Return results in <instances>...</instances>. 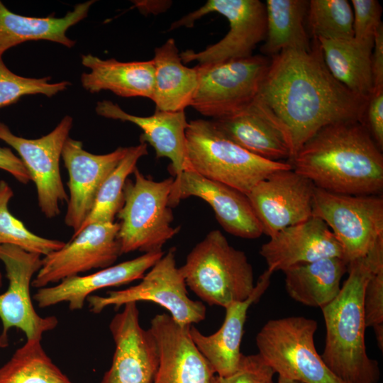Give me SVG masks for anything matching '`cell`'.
<instances>
[{
  "label": "cell",
  "mask_w": 383,
  "mask_h": 383,
  "mask_svg": "<svg viewBox=\"0 0 383 383\" xmlns=\"http://www.w3.org/2000/svg\"><path fill=\"white\" fill-rule=\"evenodd\" d=\"M72 124V116H65L49 133L39 138L28 139L13 134L8 126L0 122V140L19 155L35 185L40 209L48 218L58 216L60 204L68 201L60 162Z\"/></svg>",
  "instance_id": "obj_12"
},
{
  "label": "cell",
  "mask_w": 383,
  "mask_h": 383,
  "mask_svg": "<svg viewBox=\"0 0 383 383\" xmlns=\"http://www.w3.org/2000/svg\"><path fill=\"white\" fill-rule=\"evenodd\" d=\"M348 266V262L340 257L293 266L284 272L286 291L294 301L321 309L338 294Z\"/></svg>",
  "instance_id": "obj_28"
},
{
  "label": "cell",
  "mask_w": 383,
  "mask_h": 383,
  "mask_svg": "<svg viewBox=\"0 0 383 383\" xmlns=\"http://www.w3.org/2000/svg\"><path fill=\"white\" fill-rule=\"evenodd\" d=\"M152 60L155 71L151 100L155 110L184 111L190 106L196 90V70L183 64L173 38L155 49Z\"/></svg>",
  "instance_id": "obj_27"
},
{
  "label": "cell",
  "mask_w": 383,
  "mask_h": 383,
  "mask_svg": "<svg viewBox=\"0 0 383 383\" xmlns=\"http://www.w3.org/2000/svg\"><path fill=\"white\" fill-rule=\"evenodd\" d=\"M260 254L272 273L324 258L344 259L342 247L333 233L323 220L315 216L279 231L261 246Z\"/></svg>",
  "instance_id": "obj_20"
},
{
  "label": "cell",
  "mask_w": 383,
  "mask_h": 383,
  "mask_svg": "<svg viewBox=\"0 0 383 383\" xmlns=\"http://www.w3.org/2000/svg\"><path fill=\"white\" fill-rule=\"evenodd\" d=\"M274 374L257 353L243 355L235 372L224 377L214 374L210 383H274Z\"/></svg>",
  "instance_id": "obj_36"
},
{
  "label": "cell",
  "mask_w": 383,
  "mask_h": 383,
  "mask_svg": "<svg viewBox=\"0 0 383 383\" xmlns=\"http://www.w3.org/2000/svg\"><path fill=\"white\" fill-rule=\"evenodd\" d=\"M82 64L90 70L82 74V85L91 94L109 90L122 97L152 99L155 71L152 60L119 62L87 54L82 55Z\"/></svg>",
  "instance_id": "obj_25"
},
{
  "label": "cell",
  "mask_w": 383,
  "mask_h": 383,
  "mask_svg": "<svg viewBox=\"0 0 383 383\" xmlns=\"http://www.w3.org/2000/svg\"><path fill=\"white\" fill-rule=\"evenodd\" d=\"M312 216L323 220L350 262L365 256L383 238V199L378 195H348L315 187Z\"/></svg>",
  "instance_id": "obj_10"
},
{
  "label": "cell",
  "mask_w": 383,
  "mask_h": 383,
  "mask_svg": "<svg viewBox=\"0 0 383 383\" xmlns=\"http://www.w3.org/2000/svg\"><path fill=\"white\" fill-rule=\"evenodd\" d=\"M185 138L184 170L245 195L272 174L292 169L289 162L266 160L243 149L225 135L213 120L189 121Z\"/></svg>",
  "instance_id": "obj_4"
},
{
  "label": "cell",
  "mask_w": 383,
  "mask_h": 383,
  "mask_svg": "<svg viewBox=\"0 0 383 383\" xmlns=\"http://www.w3.org/2000/svg\"><path fill=\"white\" fill-rule=\"evenodd\" d=\"M272 274V272L265 270L260 276L252 293L247 299L233 302L225 308L223 324L214 333L206 335L194 326H189V334L194 343L208 361L215 374L224 377L237 370L243 355L240 352V343L248 309L267 290Z\"/></svg>",
  "instance_id": "obj_22"
},
{
  "label": "cell",
  "mask_w": 383,
  "mask_h": 383,
  "mask_svg": "<svg viewBox=\"0 0 383 383\" xmlns=\"http://www.w3.org/2000/svg\"><path fill=\"white\" fill-rule=\"evenodd\" d=\"M373 90L383 88V25L377 28L371 55Z\"/></svg>",
  "instance_id": "obj_41"
},
{
  "label": "cell",
  "mask_w": 383,
  "mask_h": 383,
  "mask_svg": "<svg viewBox=\"0 0 383 383\" xmlns=\"http://www.w3.org/2000/svg\"><path fill=\"white\" fill-rule=\"evenodd\" d=\"M2 286V274L0 271V287Z\"/></svg>",
  "instance_id": "obj_44"
},
{
  "label": "cell",
  "mask_w": 383,
  "mask_h": 383,
  "mask_svg": "<svg viewBox=\"0 0 383 383\" xmlns=\"http://www.w3.org/2000/svg\"><path fill=\"white\" fill-rule=\"evenodd\" d=\"M190 326H180L167 313L152 318L149 329L159 353L154 383H210L215 373L194 343Z\"/></svg>",
  "instance_id": "obj_19"
},
{
  "label": "cell",
  "mask_w": 383,
  "mask_h": 383,
  "mask_svg": "<svg viewBox=\"0 0 383 383\" xmlns=\"http://www.w3.org/2000/svg\"><path fill=\"white\" fill-rule=\"evenodd\" d=\"M254 100L287 137L292 159L323 127L363 123L368 99L333 77L313 39L310 51L287 50L272 57Z\"/></svg>",
  "instance_id": "obj_1"
},
{
  "label": "cell",
  "mask_w": 383,
  "mask_h": 383,
  "mask_svg": "<svg viewBox=\"0 0 383 383\" xmlns=\"http://www.w3.org/2000/svg\"><path fill=\"white\" fill-rule=\"evenodd\" d=\"M363 123L377 145L383 148V88L374 89L367 100Z\"/></svg>",
  "instance_id": "obj_39"
},
{
  "label": "cell",
  "mask_w": 383,
  "mask_h": 383,
  "mask_svg": "<svg viewBox=\"0 0 383 383\" xmlns=\"http://www.w3.org/2000/svg\"><path fill=\"white\" fill-rule=\"evenodd\" d=\"M13 192L4 180H0V245H11L27 252L45 256L62 248L65 243L43 238L29 231L12 215L9 204Z\"/></svg>",
  "instance_id": "obj_33"
},
{
  "label": "cell",
  "mask_w": 383,
  "mask_h": 383,
  "mask_svg": "<svg viewBox=\"0 0 383 383\" xmlns=\"http://www.w3.org/2000/svg\"><path fill=\"white\" fill-rule=\"evenodd\" d=\"M118 231L116 222L87 225L62 248L43 257L31 286L39 289L92 269L111 266L121 255Z\"/></svg>",
  "instance_id": "obj_14"
},
{
  "label": "cell",
  "mask_w": 383,
  "mask_h": 383,
  "mask_svg": "<svg viewBox=\"0 0 383 383\" xmlns=\"http://www.w3.org/2000/svg\"><path fill=\"white\" fill-rule=\"evenodd\" d=\"M128 147H118L104 155H96L83 148L80 140L68 138L62 158L69 180L67 209L65 223L75 234L89 215L104 180L126 155Z\"/></svg>",
  "instance_id": "obj_17"
},
{
  "label": "cell",
  "mask_w": 383,
  "mask_h": 383,
  "mask_svg": "<svg viewBox=\"0 0 383 383\" xmlns=\"http://www.w3.org/2000/svg\"><path fill=\"white\" fill-rule=\"evenodd\" d=\"M270 63L257 55L197 64L198 84L190 106L212 120L240 111L255 99Z\"/></svg>",
  "instance_id": "obj_8"
},
{
  "label": "cell",
  "mask_w": 383,
  "mask_h": 383,
  "mask_svg": "<svg viewBox=\"0 0 383 383\" xmlns=\"http://www.w3.org/2000/svg\"><path fill=\"white\" fill-rule=\"evenodd\" d=\"M164 253L163 251L144 253L134 259L111 265L88 275H75L65 278L54 286L38 289L33 295V299L40 308L67 302L70 310H80L93 292L142 279L145 272L150 270Z\"/></svg>",
  "instance_id": "obj_21"
},
{
  "label": "cell",
  "mask_w": 383,
  "mask_h": 383,
  "mask_svg": "<svg viewBox=\"0 0 383 383\" xmlns=\"http://www.w3.org/2000/svg\"><path fill=\"white\" fill-rule=\"evenodd\" d=\"M95 110L101 116L128 121L141 128L140 141L152 146L157 158L170 159L174 179L178 178L184 170L185 133L188 126L184 111L155 110L151 116H139L126 112L109 100L97 102Z\"/></svg>",
  "instance_id": "obj_23"
},
{
  "label": "cell",
  "mask_w": 383,
  "mask_h": 383,
  "mask_svg": "<svg viewBox=\"0 0 383 383\" xmlns=\"http://www.w3.org/2000/svg\"><path fill=\"white\" fill-rule=\"evenodd\" d=\"M317 322L304 316L268 321L257 333L258 355L279 376L303 383H345L318 354Z\"/></svg>",
  "instance_id": "obj_7"
},
{
  "label": "cell",
  "mask_w": 383,
  "mask_h": 383,
  "mask_svg": "<svg viewBox=\"0 0 383 383\" xmlns=\"http://www.w3.org/2000/svg\"><path fill=\"white\" fill-rule=\"evenodd\" d=\"M94 2L78 4L62 18H38L13 13L0 1V57L9 49L30 40H48L72 48L76 41L69 38L66 33L88 16Z\"/></svg>",
  "instance_id": "obj_26"
},
{
  "label": "cell",
  "mask_w": 383,
  "mask_h": 383,
  "mask_svg": "<svg viewBox=\"0 0 383 383\" xmlns=\"http://www.w3.org/2000/svg\"><path fill=\"white\" fill-rule=\"evenodd\" d=\"M354 38L373 41L374 34L382 23V6L377 0H352Z\"/></svg>",
  "instance_id": "obj_37"
},
{
  "label": "cell",
  "mask_w": 383,
  "mask_h": 383,
  "mask_svg": "<svg viewBox=\"0 0 383 383\" xmlns=\"http://www.w3.org/2000/svg\"><path fill=\"white\" fill-rule=\"evenodd\" d=\"M50 77L31 78L18 75L0 57V109L16 104L26 95L43 94L51 97L71 85L68 81L50 83Z\"/></svg>",
  "instance_id": "obj_35"
},
{
  "label": "cell",
  "mask_w": 383,
  "mask_h": 383,
  "mask_svg": "<svg viewBox=\"0 0 383 383\" xmlns=\"http://www.w3.org/2000/svg\"><path fill=\"white\" fill-rule=\"evenodd\" d=\"M315 187L292 169L277 171L256 184L247 196L263 233L272 237L311 218Z\"/></svg>",
  "instance_id": "obj_15"
},
{
  "label": "cell",
  "mask_w": 383,
  "mask_h": 383,
  "mask_svg": "<svg viewBox=\"0 0 383 383\" xmlns=\"http://www.w3.org/2000/svg\"><path fill=\"white\" fill-rule=\"evenodd\" d=\"M374 331L377 345L381 351L383 350V324L377 325L372 327Z\"/></svg>",
  "instance_id": "obj_42"
},
{
  "label": "cell",
  "mask_w": 383,
  "mask_h": 383,
  "mask_svg": "<svg viewBox=\"0 0 383 383\" xmlns=\"http://www.w3.org/2000/svg\"><path fill=\"white\" fill-rule=\"evenodd\" d=\"M87 300L90 311L94 313L110 306L118 309L129 302L152 301L167 310L182 326L201 322L206 311L201 301L189 296L185 280L177 266L174 247L164 253L138 284L108 291L104 296L90 295Z\"/></svg>",
  "instance_id": "obj_9"
},
{
  "label": "cell",
  "mask_w": 383,
  "mask_h": 383,
  "mask_svg": "<svg viewBox=\"0 0 383 383\" xmlns=\"http://www.w3.org/2000/svg\"><path fill=\"white\" fill-rule=\"evenodd\" d=\"M0 383H72L52 362L40 340H26L0 367Z\"/></svg>",
  "instance_id": "obj_31"
},
{
  "label": "cell",
  "mask_w": 383,
  "mask_h": 383,
  "mask_svg": "<svg viewBox=\"0 0 383 383\" xmlns=\"http://www.w3.org/2000/svg\"><path fill=\"white\" fill-rule=\"evenodd\" d=\"M316 40L333 77L352 92L368 99L373 91L371 55L374 40H359L354 37Z\"/></svg>",
  "instance_id": "obj_29"
},
{
  "label": "cell",
  "mask_w": 383,
  "mask_h": 383,
  "mask_svg": "<svg viewBox=\"0 0 383 383\" xmlns=\"http://www.w3.org/2000/svg\"><path fill=\"white\" fill-rule=\"evenodd\" d=\"M213 121L229 139L253 155L272 161L292 157L287 137L255 100Z\"/></svg>",
  "instance_id": "obj_24"
},
{
  "label": "cell",
  "mask_w": 383,
  "mask_h": 383,
  "mask_svg": "<svg viewBox=\"0 0 383 383\" xmlns=\"http://www.w3.org/2000/svg\"><path fill=\"white\" fill-rule=\"evenodd\" d=\"M148 144L141 142L128 147L126 155L109 174L102 184L89 215L79 231L96 222H114L115 217L123 204V187L131 174L137 167L138 161L148 155Z\"/></svg>",
  "instance_id": "obj_32"
},
{
  "label": "cell",
  "mask_w": 383,
  "mask_h": 383,
  "mask_svg": "<svg viewBox=\"0 0 383 383\" xmlns=\"http://www.w3.org/2000/svg\"><path fill=\"white\" fill-rule=\"evenodd\" d=\"M292 170L316 187L341 194L377 195L383 188V155L365 124L328 125L289 160Z\"/></svg>",
  "instance_id": "obj_2"
},
{
  "label": "cell",
  "mask_w": 383,
  "mask_h": 383,
  "mask_svg": "<svg viewBox=\"0 0 383 383\" xmlns=\"http://www.w3.org/2000/svg\"><path fill=\"white\" fill-rule=\"evenodd\" d=\"M383 267V238L368 253L348 262V277L336 297L321 308L326 342L321 358L345 383H377L378 363L368 356L364 292L371 275Z\"/></svg>",
  "instance_id": "obj_3"
},
{
  "label": "cell",
  "mask_w": 383,
  "mask_h": 383,
  "mask_svg": "<svg viewBox=\"0 0 383 383\" xmlns=\"http://www.w3.org/2000/svg\"><path fill=\"white\" fill-rule=\"evenodd\" d=\"M0 170L7 172L23 184H27L30 180L20 157L9 148L0 147Z\"/></svg>",
  "instance_id": "obj_40"
},
{
  "label": "cell",
  "mask_w": 383,
  "mask_h": 383,
  "mask_svg": "<svg viewBox=\"0 0 383 383\" xmlns=\"http://www.w3.org/2000/svg\"><path fill=\"white\" fill-rule=\"evenodd\" d=\"M277 383H303V382L296 381V380L289 379H287V378L279 376Z\"/></svg>",
  "instance_id": "obj_43"
},
{
  "label": "cell",
  "mask_w": 383,
  "mask_h": 383,
  "mask_svg": "<svg viewBox=\"0 0 383 383\" xmlns=\"http://www.w3.org/2000/svg\"><path fill=\"white\" fill-rule=\"evenodd\" d=\"M115 343L112 362L100 383H154L159 353L150 329L140 324L136 302L123 305L109 324Z\"/></svg>",
  "instance_id": "obj_16"
},
{
  "label": "cell",
  "mask_w": 383,
  "mask_h": 383,
  "mask_svg": "<svg viewBox=\"0 0 383 383\" xmlns=\"http://www.w3.org/2000/svg\"><path fill=\"white\" fill-rule=\"evenodd\" d=\"M227 18L230 29L218 42L204 50H187L180 53L183 63L198 64L242 59L252 55L256 45L265 40L267 19L265 3L259 0H209L201 7L174 22L170 30L192 27L194 22L210 13Z\"/></svg>",
  "instance_id": "obj_11"
},
{
  "label": "cell",
  "mask_w": 383,
  "mask_h": 383,
  "mask_svg": "<svg viewBox=\"0 0 383 383\" xmlns=\"http://www.w3.org/2000/svg\"><path fill=\"white\" fill-rule=\"evenodd\" d=\"M190 196L208 203L221 226L228 233L247 239L257 238L263 233L247 195L186 169L174 179L170 205L175 207L181 200Z\"/></svg>",
  "instance_id": "obj_18"
},
{
  "label": "cell",
  "mask_w": 383,
  "mask_h": 383,
  "mask_svg": "<svg viewBox=\"0 0 383 383\" xmlns=\"http://www.w3.org/2000/svg\"><path fill=\"white\" fill-rule=\"evenodd\" d=\"M134 179L123 187L124 201L116 214L120 220L118 240L121 255L133 251L162 252L163 245L179 231L174 220L170 195L174 177L155 181L136 167Z\"/></svg>",
  "instance_id": "obj_6"
},
{
  "label": "cell",
  "mask_w": 383,
  "mask_h": 383,
  "mask_svg": "<svg viewBox=\"0 0 383 383\" xmlns=\"http://www.w3.org/2000/svg\"><path fill=\"white\" fill-rule=\"evenodd\" d=\"M179 270L187 287L210 306L226 308L244 301L255 286L245 252L231 246L218 230L192 248Z\"/></svg>",
  "instance_id": "obj_5"
},
{
  "label": "cell",
  "mask_w": 383,
  "mask_h": 383,
  "mask_svg": "<svg viewBox=\"0 0 383 383\" xmlns=\"http://www.w3.org/2000/svg\"><path fill=\"white\" fill-rule=\"evenodd\" d=\"M363 306L366 327L383 324V267L374 272L367 281Z\"/></svg>",
  "instance_id": "obj_38"
},
{
  "label": "cell",
  "mask_w": 383,
  "mask_h": 383,
  "mask_svg": "<svg viewBox=\"0 0 383 383\" xmlns=\"http://www.w3.org/2000/svg\"><path fill=\"white\" fill-rule=\"evenodd\" d=\"M307 18L313 38L339 40L354 37L353 11L347 0L309 1Z\"/></svg>",
  "instance_id": "obj_34"
},
{
  "label": "cell",
  "mask_w": 383,
  "mask_h": 383,
  "mask_svg": "<svg viewBox=\"0 0 383 383\" xmlns=\"http://www.w3.org/2000/svg\"><path fill=\"white\" fill-rule=\"evenodd\" d=\"M266 35L261 47L263 54L272 57L287 50L310 51L313 43L306 30L309 1L267 0Z\"/></svg>",
  "instance_id": "obj_30"
},
{
  "label": "cell",
  "mask_w": 383,
  "mask_h": 383,
  "mask_svg": "<svg viewBox=\"0 0 383 383\" xmlns=\"http://www.w3.org/2000/svg\"><path fill=\"white\" fill-rule=\"evenodd\" d=\"M0 260L9 280L6 291L0 294V347L9 345L8 333L12 328L21 330L28 340L41 341L43 335L58 324L55 316L38 315L32 303L30 288L33 276L41 267V256L16 246L0 245Z\"/></svg>",
  "instance_id": "obj_13"
}]
</instances>
